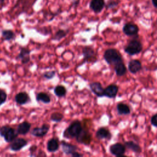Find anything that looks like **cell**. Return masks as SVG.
Masks as SVG:
<instances>
[{
	"label": "cell",
	"instance_id": "f1b7e54d",
	"mask_svg": "<svg viewBox=\"0 0 157 157\" xmlns=\"http://www.w3.org/2000/svg\"><path fill=\"white\" fill-rule=\"evenodd\" d=\"M55 71H49L44 72V74H42V77L47 80H51L55 76Z\"/></svg>",
	"mask_w": 157,
	"mask_h": 157
},
{
	"label": "cell",
	"instance_id": "8fae6325",
	"mask_svg": "<svg viewBox=\"0 0 157 157\" xmlns=\"http://www.w3.org/2000/svg\"><path fill=\"white\" fill-rule=\"evenodd\" d=\"M105 6L104 0H91L89 7L94 13H100Z\"/></svg>",
	"mask_w": 157,
	"mask_h": 157
},
{
	"label": "cell",
	"instance_id": "4fadbf2b",
	"mask_svg": "<svg viewBox=\"0 0 157 157\" xmlns=\"http://www.w3.org/2000/svg\"><path fill=\"white\" fill-rule=\"evenodd\" d=\"M119 88L115 84H110L104 88V96L109 98H114L118 94Z\"/></svg>",
	"mask_w": 157,
	"mask_h": 157
},
{
	"label": "cell",
	"instance_id": "ffe728a7",
	"mask_svg": "<svg viewBox=\"0 0 157 157\" xmlns=\"http://www.w3.org/2000/svg\"><path fill=\"white\" fill-rule=\"evenodd\" d=\"M31 127V124L27 121H25L20 123L17 126V131L18 134L25 135L28 132H29V131H30Z\"/></svg>",
	"mask_w": 157,
	"mask_h": 157
},
{
	"label": "cell",
	"instance_id": "5b68a950",
	"mask_svg": "<svg viewBox=\"0 0 157 157\" xmlns=\"http://www.w3.org/2000/svg\"><path fill=\"white\" fill-rule=\"evenodd\" d=\"M110 153L115 156H122L126 152V147L120 143H115L109 147Z\"/></svg>",
	"mask_w": 157,
	"mask_h": 157
},
{
	"label": "cell",
	"instance_id": "7a4b0ae2",
	"mask_svg": "<svg viewBox=\"0 0 157 157\" xmlns=\"http://www.w3.org/2000/svg\"><path fill=\"white\" fill-rule=\"evenodd\" d=\"M103 57L104 60L109 64L113 66L115 64L123 61L121 54L115 48L107 49L104 53Z\"/></svg>",
	"mask_w": 157,
	"mask_h": 157
},
{
	"label": "cell",
	"instance_id": "1f68e13d",
	"mask_svg": "<svg viewBox=\"0 0 157 157\" xmlns=\"http://www.w3.org/2000/svg\"><path fill=\"white\" fill-rule=\"evenodd\" d=\"M150 122H151V124L153 126L157 127V113L151 117V120H150Z\"/></svg>",
	"mask_w": 157,
	"mask_h": 157
},
{
	"label": "cell",
	"instance_id": "5bb4252c",
	"mask_svg": "<svg viewBox=\"0 0 157 157\" xmlns=\"http://www.w3.org/2000/svg\"><path fill=\"white\" fill-rule=\"evenodd\" d=\"M18 133L17 129H15L14 128H12L10 126H9L6 130V132L4 133L3 137L6 142L10 143L14 139L18 137Z\"/></svg>",
	"mask_w": 157,
	"mask_h": 157
},
{
	"label": "cell",
	"instance_id": "2e32d148",
	"mask_svg": "<svg viewBox=\"0 0 157 157\" xmlns=\"http://www.w3.org/2000/svg\"><path fill=\"white\" fill-rule=\"evenodd\" d=\"M128 68L131 74H135L142 69V63L138 59H132L129 62Z\"/></svg>",
	"mask_w": 157,
	"mask_h": 157
},
{
	"label": "cell",
	"instance_id": "7c38bea8",
	"mask_svg": "<svg viewBox=\"0 0 157 157\" xmlns=\"http://www.w3.org/2000/svg\"><path fill=\"white\" fill-rule=\"evenodd\" d=\"M30 52L31 50L27 48H21L20 52L17 56V59H21L22 64H27L30 61Z\"/></svg>",
	"mask_w": 157,
	"mask_h": 157
},
{
	"label": "cell",
	"instance_id": "484cf974",
	"mask_svg": "<svg viewBox=\"0 0 157 157\" xmlns=\"http://www.w3.org/2000/svg\"><path fill=\"white\" fill-rule=\"evenodd\" d=\"M66 88L64 86L59 85L55 87L54 88V93L58 98L64 97L66 94Z\"/></svg>",
	"mask_w": 157,
	"mask_h": 157
},
{
	"label": "cell",
	"instance_id": "3957f363",
	"mask_svg": "<svg viewBox=\"0 0 157 157\" xmlns=\"http://www.w3.org/2000/svg\"><path fill=\"white\" fill-rule=\"evenodd\" d=\"M142 48L143 46L140 41L137 39H132L127 44L124 50L126 53L132 56L140 53Z\"/></svg>",
	"mask_w": 157,
	"mask_h": 157
},
{
	"label": "cell",
	"instance_id": "4dcf8cb0",
	"mask_svg": "<svg viewBox=\"0 0 157 157\" xmlns=\"http://www.w3.org/2000/svg\"><path fill=\"white\" fill-rule=\"evenodd\" d=\"M7 95L4 90L0 89V106L3 104L7 100Z\"/></svg>",
	"mask_w": 157,
	"mask_h": 157
},
{
	"label": "cell",
	"instance_id": "44dd1931",
	"mask_svg": "<svg viewBox=\"0 0 157 157\" xmlns=\"http://www.w3.org/2000/svg\"><path fill=\"white\" fill-rule=\"evenodd\" d=\"M124 145L126 147V148H128V150H130L136 153L139 154L142 151V148L138 144L132 140L126 141L124 143Z\"/></svg>",
	"mask_w": 157,
	"mask_h": 157
},
{
	"label": "cell",
	"instance_id": "f546056e",
	"mask_svg": "<svg viewBox=\"0 0 157 157\" xmlns=\"http://www.w3.org/2000/svg\"><path fill=\"white\" fill-rule=\"evenodd\" d=\"M119 2H120L119 0H108L105 6L107 9L114 8L118 6Z\"/></svg>",
	"mask_w": 157,
	"mask_h": 157
},
{
	"label": "cell",
	"instance_id": "9a60e30c",
	"mask_svg": "<svg viewBox=\"0 0 157 157\" xmlns=\"http://www.w3.org/2000/svg\"><path fill=\"white\" fill-rule=\"evenodd\" d=\"M112 134L110 130L105 127H101L99 128L96 132V137L98 139H110L112 138Z\"/></svg>",
	"mask_w": 157,
	"mask_h": 157
},
{
	"label": "cell",
	"instance_id": "603a6c76",
	"mask_svg": "<svg viewBox=\"0 0 157 157\" xmlns=\"http://www.w3.org/2000/svg\"><path fill=\"white\" fill-rule=\"evenodd\" d=\"M114 70L117 75L118 76H123L124 75L127 71L126 67L123 61L120 62L114 66Z\"/></svg>",
	"mask_w": 157,
	"mask_h": 157
},
{
	"label": "cell",
	"instance_id": "9c48e42d",
	"mask_svg": "<svg viewBox=\"0 0 157 157\" xmlns=\"http://www.w3.org/2000/svg\"><path fill=\"white\" fill-rule=\"evenodd\" d=\"M50 129V125L48 124H44L40 127L34 128L31 134L32 136L37 137H42L45 136L48 132Z\"/></svg>",
	"mask_w": 157,
	"mask_h": 157
},
{
	"label": "cell",
	"instance_id": "d590c367",
	"mask_svg": "<svg viewBox=\"0 0 157 157\" xmlns=\"http://www.w3.org/2000/svg\"><path fill=\"white\" fill-rule=\"evenodd\" d=\"M6 0H0V6L1 7H2L4 5V4L6 3Z\"/></svg>",
	"mask_w": 157,
	"mask_h": 157
},
{
	"label": "cell",
	"instance_id": "d6986e66",
	"mask_svg": "<svg viewBox=\"0 0 157 157\" xmlns=\"http://www.w3.org/2000/svg\"><path fill=\"white\" fill-rule=\"evenodd\" d=\"M58 138H52L49 139L47 143V149L49 152H55L56 151L59 147Z\"/></svg>",
	"mask_w": 157,
	"mask_h": 157
},
{
	"label": "cell",
	"instance_id": "30bf717a",
	"mask_svg": "<svg viewBox=\"0 0 157 157\" xmlns=\"http://www.w3.org/2000/svg\"><path fill=\"white\" fill-rule=\"evenodd\" d=\"M89 86L91 91L98 97L101 98L104 96V88L100 82H94L90 83Z\"/></svg>",
	"mask_w": 157,
	"mask_h": 157
},
{
	"label": "cell",
	"instance_id": "6da1fadb",
	"mask_svg": "<svg viewBox=\"0 0 157 157\" xmlns=\"http://www.w3.org/2000/svg\"><path fill=\"white\" fill-rule=\"evenodd\" d=\"M82 123L78 120H74L69 126L65 129L63 136L66 139L76 138L82 130Z\"/></svg>",
	"mask_w": 157,
	"mask_h": 157
},
{
	"label": "cell",
	"instance_id": "ba28073f",
	"mask_svg": "<svg viewBox=\"0 0 157 157\" xmlns=\"http://www.w3.org/2000/svg\"><path fill=\"white\" fill-rule=\"evenodd\" d=\"M123 32L124 34L128 36L137 35L139 33V28L137 25L134 23L129 22L126 23L123 27Z\"/></svg>",
	"mask_w": 157,
	"mask_h": 157
},
{
	"label": "cell",
	"instance_id": "836d02e7",
	"mask_svg": "<svg viewBox=\"0 0 157 157\" xmlns=\"http://www.w3.org/2000/svg\"><path fill=\"white\" fill-rule=\"evenodd\" d=\"M71 156H72V157H82L83 155L82 154H81V153H79L78 152H77V151H76L74 152V153L71 155Z\"/></svg>",
	"mask_w": 157,
	"mask_h": 157
},
{
	"label": "cell",
	"instance_id": "4316f807",
	"mask_svg": "<svg viewBox=\"0 0 157 157\" xmlns=\"http://www.w3.org/2000/svg\"><path fill=\"white\" fill-rule=\"evenodd\" d=\"M69 32V29L65 30V29H58L56 33L54 34L53 37H52V40H57L59 41L61 39L64 38V37H66V36L67 35V34Z\"/></svg>",
	"mask_w": 157,
	"mask_h": 157
},
{
	"label": "cell",
	"instance_id": "52a82bcc",
	"mask_svg": "<svg viewBox=\"0 0 157 157\" xmlns=\"http://www.w3.org/2000/svg\"><path fill=\"white\" fill-rule=\"evenodd\" d=\"M28 144V140L23 138H18L17 137L12 142H10L9 145V148L13 151H17L24 148Z\"/></svg>",
	"mask_w": 157,
	"mask_h": 157
},
{
	"label": "cell",
	"instance_id": "277c9868",
	"mask_svg": "<svg viewBox=\"0 0 157 157\" xmlns=\"http://www.w3.org/2000/svg\"><path fill=\"white\" fill-rule=\"evenodd\" d=\"M76 140L80 144L86 145H89L92 140L91 134L89 132L88 129L83 128L80 133L76 137Z\"/></svg>",
	"mask_w": 157,
	"mask_h": 157
},
{
	"label": "cell",
	"instance_id": "e0dca14e",
	"mask_svg": "<svg viewBox=\"0 0 157 157\" xmlns=\"http://www.w3.org/2000/svg\"><path fill=\"white\" fill-rule=\"evenodd\" d=\"M15 101L19 105H25L30 101V98L26 92L21 91L15 96Z\"/></svg>",
	"mask_w": 157,
	"mask_h": 157
},
{
	"label": "cell",
	"instance_id": "d6a6232c",
	"mask_svg": "<svg viewBox=\"0 0 157 157\" xmlns=\"http://www.w3.org/2000/svg\"><path fill=\"white\" fill-rule=\"evenodd\" d=\"M37 149V146L36 145H33L29 148V151H30V156H33V153Z\"/></svg>",
	"mask_w": 157,
	"mask_h": 157
},
{
	"label": "cell",
	"instance_id": "cb8c5ba5",
	"mask_svg": "<svg viewBox=\"0 0 157 157\" xmlns=\"http://www.w3.org/2000/svg\"><path fill=\"white\" fill-rule=\"evenodd\" d=\"M36 99L37 102H42L44 104H48L51 102L50 96L45 92H39L36 96Z\"/></svg>",
	"mask_w": 157,
	"mask_h": 157
},
{
	"label": "cell",
	"instance_id": "8992f818",
	"mask_svg": "<svg viewBox=\"0 0 157 157\" xmlns=\"http://www.w3.org/2000/svg\"><path fill=\"white\" fill-rule=\"evenodd\" d=\"M82 55L86 62H94L96 61L95 52L91 47H84L82 49Z\"/></svg>",
	"mask_w": 157,
	"mask_h": 157
},
{
	"label": "cell",
	"instance_id": "d4e9b609",
	"mask_svg": "<svg viewBox=\"0 0 157 157\" xmlns=\"http://www.w3.org/2000/svg\"><path fill=\"white\" fill-rule=\"evenodd\" d=\"M2 37L4 40H12L15 38V34L12 30L4 29L1 32Z\"/></svg>",
	"mask_w": 157,
	"mask_h": 157
},
{
	"label": "cell",
	"instance_id": "7402d4cb",
	"mask_svg": "<svg viewBox=\"0 0 157 157\" xmlns=\"http://www.w3.org/2000/svg\"><path fill=\"white\" fill-rule=\"evenodd\" d=\"M117 110L119 115H128L131 113L129 106L124 103L120 102L117 105Z\"/></svg>",
	"mask_w": 157,
	"mask_h": 157
},
{
	"label": "cell",
	"instance_id": "ac0fdd59",
	"mask_svg": "<svg viewBox=\"0 0 157 157\" xmlns=\"http://www.w3.org/2000/svg\"><path fill=\"white\" fill-rule=\"evenodd\" d=\"M61 145L63 151L67 155H71L74 152L78 150V147L75 145L67 143L64 140H62L61 142Z\"/></svg>",
	"mask_w": 157,
	"mask_h": 157
},
{
	"label": "cell",
	"instance_id": "e575fe53",
	"mask_svg": "<svg viewBox=\"0 0 157 157\" xmlns=\"http://www.w3.org/2000/svg\"><path fill=\"white\" fill-rule=\"evenodd\" d=\"M151 3L155 8H157V0H151Z\"/></svg>",
	"mask_w": 157,
	"mask_h": 157
},
{
	"label": "cell",
	"instance_id": "8d00e7d4",
	"mask_svg": "<svg viewBox=\"0 0 157 157\" xmlns=\"http://www.w3.org/2000/svg\"><path fill=\"white\" fill-rule=\"evenodd\" d=\"M156 25H157V18H156Z\"/></svg>",
	"mask_w": 157,
	"mask_h": 157
},
{
	"label": "cell",
	"instance_id": "83f0119b",
	"mask_svg": "<svg viewBox=\"0 0 157 157\" xmlns=\"http://www.w3.org/2000/svg\"><path fill=\"white\" fill-rule=\"evenodd\" d=\"M63 118H64L63 114L60 112H53L50 115V120L52 121L56 122V123L60 122Z\"/></svg>",
	"mask_w": 157,
	"mask_h": 157
}]
</instances>
